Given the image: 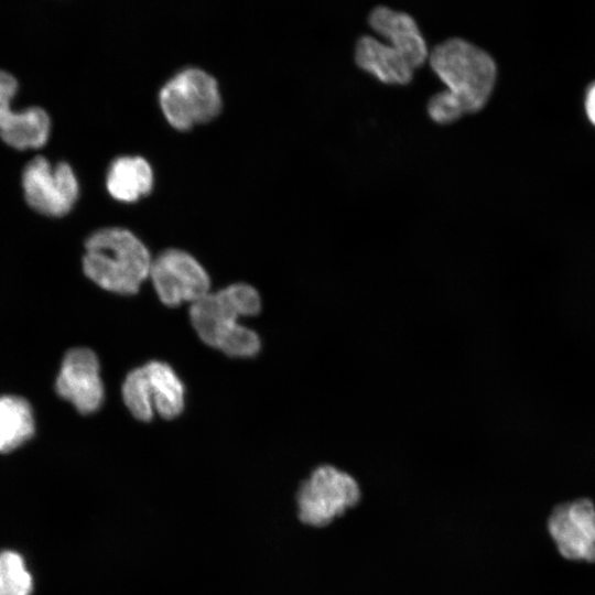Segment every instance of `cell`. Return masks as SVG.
Returning a JSON list of instances; mask_svg holds the SVG:
<instances>
[{
    "instance_id": "1",
    "label": "cell",
    "mask_w": 595,
    "mask_h": 595,
    "mask_svg": "<svg viewBox=\"0 0 595 595\" xmlns=\"http://www.w3.org/2000/svg\"><path fill=\"white\" fill-rule=\"evenodd\" d=\"M429 62L447 86L428 102L433 121L451 123L486 105L497 75L495 61L487 52L464 39L451 37L434 46Z\"/></svg>"
},
{
    "instance_id": "2",
    "label": "cell",
    "mask_w": 595,
    "mask_h": 595,
    "mask_svg": "<svg viewBox=\"0 0 595 595\" xmlns=\"http://www.w3.org/2000/svg\"><path fill=\"white\" fill-rule=\"evenodd\" d=\"M261 310L258 291L247 283H235L194 302L191 323L201 339L228 356L249 358L261 348L259 335L238 323L242 316Z\"/></svg>"
},
{
    "instance_id": "3",
    "label": "cell",
    "mask_w": 595,
    "mask_h": 595,
    "mask_svg": "<svg viewBox=\"0 0 595 595\" xmlns=\"http://www.w3.org/2000/svg\"><path fill=\"white\" fill-rule=\"evenodd\" d=\"M152 259L145 245L129 229L106 227L85 241L83 269L104 290L133 294L150 275Z\"/></svg>"
},
{
    "instance_id": "4",
    "label": "cell",
    "mask_w": 595,
    "mask_h": 595,
    "mask_svg": "<svg viewBox=\"0 0 595 595\" xmlns=\"http://www.w3.org/2000/svg\"><path fill=\"white\" fill-rule=\"evenodd\" d=\"M159 104L171 126L186 130L217 116L221 95L213 75L198 67H186L163 84Z\"/></svg>"
},
{
    "instance_id": "5",
    "label": "cell",
    "mask_w": 595,
    "mask_h": 595,
    "mask_svg": "<svg viewBox=\"0 0 595 595\" xmlns=\"http://www.w3.org/2000/svg\"><path fill=\"white\" fill-rule=\"evenodd\" d=\"M122 399L130 413L148 422L154 412L174 419L184 408L185 387L173 368L152 360L131 370L122 385Z\"/></svg>"
},
{
    "instance_id": "6",
    "label": "cell",
    "mask_w": 595,
    "mask_h": 595,
    "mask_svg": "<svg viewBox=\"0 0 595 595\" xmlns=\"http://www.w3.org/2000/svg\"><path fill=\"white\" fill-rule=\"evenodd\" d=\"M360 497L357 482L331 465L316 467L298 490L299 518L323 527L354 507Z\"/></svg>"
},
{
    "instance_id": "7",
    "label": "cell",
    "mask_w": 595,
    "mask_h": 595,
    "mask_svg": "<svg viewBox=\"0 0 595 595\" xmlns=\"http://www.w3.org/2000/svg\"><path fill=\"white\" fill-rule=\"evenodd\" d=\"M21 178L29 205L50 216L69 212L79 193L77 176L64 160L52 164L44 155H35L24 165Z\"/></svg>"
},
{
    "instance_id": "8",
    "label": "cell",
    "mask_w": 595,
    "mask_h": 595,
    "mask_svg": "<svg viewBox=\"0 0 595 595\" xmlns=\"http://www.w3.org/2000/svg\"><path fill=\"white\" fill-rule=\"evenodd\" d=\"M156 294L167 306L192 304L209 293L210 280L203 266L188 252L166 249L152 260L150 275Z\"/></svg>"
},
{
    "instance_id": "9",
    "label": "cell",
    "mask_w": 595,
    "mask_h": 595,
    "mask_svg": "<svg viewBox=\"0 0 595 595\" xmlns=\"http://www.w3.org/2000/svg\"><path fill=\"white\" fill-rule=\"evenodd\" d=\"M55 388L79 413L97 411L105 396L97 355L85 347L69 349L62 360Z\"/></svg>"
},
{
    "instance_id": "10",
    "label": "cell",
    "mask_w": 595,
    "mask_h": 595,
    "mask_svg": "<svg viewBox=\"0 0 595 595\" xmlns=\"http://www.w3.org/2000/svg\"><path fill=\"white\" fill-rule=\"evenodd\" d=\"M549 531L564 558L595 561V507L591 500L559 505L549 518Z\"/></svg>"
},
{
    "instance_id": "11",
    "label": "cell",
    "mask_w": 595,
    "mask_h": 595,
    "mask_svg": "<svg viewBox=\"0 0 595 595\" xmlns=\"http://www.w3.org/2000/svg\"><path fill=\"white\" fill-rule=\"evenodd\" d=\"M368 23L375 32L390 41L391 46L403 54L414 69L429 58L425 40L410 14L379 6L369 13Z\"/></svg>"
},
{
    "instance_id": "12",
    "label": "cell",
    "mask_w": 595,
    "mask_h": 595,
    "mask_svg": "<svg viewBox=\"0 0 595 595\" xmlns=\"http://www.w3.org/2000/svg\"><path fill=\"white\" fill-rule=\"evenodd\" d=\"M355 62L361 69L386 84L405 85L413 77L414 68L403 54L370 35L358 39Z\"/></svg>"
},
{
    "instance_id": "13",
    "label": "cell",
    "mask_w": 595,
    "mask_h": 595,
    "mask_svg": "<svg viewBox=\"0 0 595 595\" xmlns=\"http://www.w3.org/2000/svg\"><path fill=\"white\" fill-rule=\"evenodd\" d=\"M154 175L151 164L141 155L125 154L115 158L106 174L109 194L122 202H134L150 193Z\"/></svg>"
},
{
    "instance_id": "14",
    "label": "cell",
    "mask_w": 595,
    "mask_h": 595,
    "mask_svg": "<svg viewBox=\"0 0 595 595\" xmlns=\"http://www.w3.org/2000/svg\"><path fill=\"white\" fill-rule=\"evenodd\" d=\"M50 129V116L41 106L0 110V137L14 148L41 147L47 140Z\"/></svg>"
},
{
    "instance_id": "15",
    "label": "cell",
    "mask_w": 595,
    "mask_h": 595,
    "mask_svg": "<svg viewBox=\"0 0 595 595\" xmlns=\"http://www.w3.org/2000/svg\"><path fill=\"white\" fill-rule=\"evenodd\" d=\"M34 434V419L26 400L0 397V453L15 450Z\"/></svg>"
},
{
    "instance_id": "16",
    "label": "cell",
    "mask_w": 595,
    "mask_h": 595,
    "mask_svg": "<svg viewBox=\"0 0 595 595\" xmlns=\"http://www.w3.org/2000/svg\"><path fill=\"white\" fill-rule=\"evenodd\" d=\"M33 580L24 559L14 551L0 552V595H31Z\"/></svg>"
},
{
    "instance_id": "17",
    "label": "cell",
    "mask_w": 595,
    "mask_h": 595,
    "mask_svg": "<svg viewBox=\"0 0 595 595\" xmlns=\"http://www.w3.org/2000/svg\"><path fill=\"white\" fill-rule=\"evenodd\" d=\"M19 87L17 77L0 68V109L10 106V100L15 95Z\"/></svg>"
},
{
    "instance_id": "18",
    "label": "cell",
    "mask_w": 595,
    "mask_h": 595,
    "mask_svg": "<svg viewBox=\"0 0 595 595\" xmlns=\"http://www.w3.org/2000/svg\"><path fill=\"white\" fill-rule=\"evenodd\" d=\"M585 109L588 119L595 125V83L589 86L586 93Z\"/></svg>"
}]
</instances>
